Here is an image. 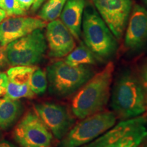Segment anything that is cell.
I'll list each match as a JSON object with an SVG mask.
<instances>
[{"label":"cell","instance_id":"6da1fadb","mask_svg":"<svg viewBox=\"0 0 147 147\" xmlns=\"http://www.w3.org/2000/svg\"><path fill=\"white\" fill-rule=\"evenodd\" d=\"M114 71L115 65L109 62L76 92L71 104L74 117L82 119L104 110L110 97Z\"/></svg>","mask_w":147,"mask_h":147},{"label":"cell","instance_id":"7a4b0ae2","mask_svg":"<svg viewBox=\"0 0 147 147\" xmlns=\"http://www.w3.org/2000/svg\"><path fill=\"white\" fill-rule=\"evenodd\" d=\"M111 107L116 116L127 120L142 115L146 104L136 75L127 70L117 77L111 94Z\"/></svg>","mask_w":147,"mask_h":147},{"label":"cell","instance_id":"3957f363","mask_svg":"<svg viewBox=\"0 0 147 147\" xmlns=\"http://www.w3.org/2000/svg\"><path fill=\"white\" fill-rule=\"evenodd\" d=\"M82 27L84 45L96 59L106 61L113 57L118 48L117 38L91 5L84 8Z\"/></svg>","mask_w":147,"mask_h":147},{"label":"cell","instance_id":"277c9868","mask_svg":"<svg viewBox=\"0 0 147 147\" xmlns=\"http://www.w3.org/2000/svg\"><path fill=\"white\" fill-rule=\"evenodd\" d=\"M49 91L57 97H66L76 93L95 72L87 65L71 66L58 61L47 67Z\"/></svg>","mask_w":147,"mask_h":147},{"label":"cell","instance_id":"5b68a950","mask_svg":"<svg viewBox=\"0 0 147 147\" xmlns=\"http://www.w3.org/2000/svg\"><path fill=\"white\" fill-rule=\"evenodd\" d=\"M146 140L147 119L139 116L121 121L81 147H139Z\"/></svg>","mask_w":147,"mask_h":147},{"label":"cell","instance_id":"8992f818","mask_svg":"<svg viewBox=\"0 0 147 147\" xmlns=\"http://www.w3.org/2000/svg\"><path fill=\"white\" fill-rule=\"evenodd\" d=\"M117 116L113 111H101L82 119L61 140V147H81L113 127Z\"/></svg>","mask_w":147,"mask_h":147},{"label":"cell","instance_id":"52a82bcc","mask_svg":"<svg viewBox=\"0 0 147 147\" xmlns=\"http://www.w3.org/2000/svg\"><path fill=\"white\" fill-rule=\"evenodd\" d=\"M47 49L45 35L36 29L5 47L9 65L34 66L43 59Z\"/></svg>","mask_w":147,"mask_h":147},{"label":"cell","instance_id":"ba28073f","mask_svg":"<svg viewBox=\"0 0 147 147\" xmlns=\"http://www.w3.org/2000/svg\"><path fill=\"white\" fill-rule=\"evenodd\" d=\"M12 136L20 147H53V135L34 111L25 114Z\"/></svg>","mask_w":147,"mask_h":147},{"label":"cell","instance_id":"9c48e42d","mask_svg":"<svg viewBox=\"0 0 147 147\" xmlns=\"http://www.w3.org/2000/svg\"><path fill=\"white\" fill-rule=\"evenodd\" d=\"M34 111L57 140L63 139L76 123L68 108L57 103H38L35 104Z\"/></svg>","mask_w":147,"mask_h":147},{"label":"cell","instance_id":"30bf717a","mask_svg":"<svg viewBox=\"0 0 147 147\" xmlns=\"http://www.w3.org/2000/svg\"><path fill=\"white\" fill-rule=\"evenodd\" d=\"M96 10L117 40L124 34L131 14V0H92Z\"/></svg>","mask_w":147,"mask_h":147},{"label":"cell","instance_id":"8fae6325","mask_svg":"<svg viewBox=\"0 0 147 147\" xmlns=\"http://www.w3.org/2000/svg\"><path fill=\"white\" fill-rule=\"evenodd\" d=\"M47 26V23L38 18L11 16L0 23V45L6 47L10 42Z\"/></svg>","mask_w":147,"mask_h":147},{"label":"cell","instance_id":"7c38bea8","mask_svg":"<svg viewBox=\"0 0 147 147\" xmlns=\"http://www.w3.org/2000/svg\"><path fill=\"white\" fill-rule=\"evenodd\" d=\"M45 38L49 55L53 58L67 56L76 47L74 38L61 20L56 19L47 25Z\"/></svg>","mask_w":147,"mask_h":147},{"label":"cell","instance_id":"4fadbf2b","mask_svg":"<svg viewBox=\"0 0 147 147\" xmlns=\"http://www.w3.org/2000/svg\"><path fill=\"white\" fill-rule=\"evenodd\" d=\"M147 42V10L139 4L132 8L127 23L124 45L130 51L142 49Z\"/></svg>","mask_w":147,"mask_h":147},{"label":"cell","instance_id":"5bb4252c","mask_svg":"<svg viewBox=\"0 0 147 147\" xmlns=\"http://www.w3.org/2000/svg\"><path fill=\"white\" fill-rule=\"evenodd\" d=\"M86 0H67L61 14V21L67 27L74 38L80 40L82 17Z\"/></svg>","mask_w":147,"mask_h":147},{"label":"cell","instance_id":"9a60e30c","mask_svg":"<svg viewBox=\"0 0 147 147\" xmlns=\"http://www.w3.org/2000/svg\"><path fill=\"white\" fill-rule=\"evenodd\" d=\"M23 111L22 103L18 100L0 98V127L7 129L13 125Z\"/></svg>","mask_w":147,"mask_h":147},{"label":"cell","instance_id":"2e32d148","mask_svg":"<svg viewBox=\"0 0 147 147\" xmlns=\"http://www.w3.org/2000/svg\"><path fill=\"white\" fill-rule=\"evenodd\" d=\"M96 59L91 51L83 42H80L76 48H74L67 55L64 61L71 66L94 65Z\"/></svg>","mask_w":147,"mask_h":147},{"label":"cell","instance_id":"e0dca14e","mask_svg":"<svg viewBox=\"0 0 147 147\" xmlns=\"http://www.w3.org/2000/svg\"><path fill=\"white\" fill-rule=\"evenodd\" d=\"M67 0H48L40 9L38 16L45 22H51L60 16Z\"/></svg>","mask_w":147,"mask_h":147},{"label":"cell","instance_id":"ac0fdd59","mask_svg":"<svg viewBox=\"0 0 147 147\" xmlns=\"http://www.w3.org/2000/svg\"><path fill=\"white\" fill-rule=\"evenodd\" d=\"M36 68V66H12L7 70L6 74L10 82L16 84H29L31 76Z\"/></svg>","mask_w":147,"mask_h":147},{"label":"cell","instance_id":"d6986e66","mask_svg":"<svg viewBox=\"0 0 147 147\" xmlns=\"http://www.w3.org/2000/svg\"><path fill=\"white\" fill-rule=\"evenodd\" d=\"M35 94L30 89L29 84H16L9 81L4 98L18 100L21 98H33Z\"/></svg>","mask_w":147,"mask_h":147},{"label":"cell","instance_id":"ffe728a7","mask_svg":"<svg viewBox=\"0 0 147 147\" xmlns=\"http://www.w3.org/2000/svg\"><path fill=\"white\" fill-rule=\"evenodd\" d=\"M29 87L35 95L44 94L48 89V80L46 71L36 67L31 76Z\"/></svg>","mask_w":147,"mask_h":147},{"label":"cell","instance_id":"44dd1931","mask_svg":"<svg viewBox=\"0 0 147 147\" xmlns=\"http://www.w3.org/2000/svg\"><path fill=\"white\" fill-rule=\"evenodd\" d=\"M4 10L8 16H23L27 12L24 10L17 0H4Z\"/></svg>","mask_w":147,"mask_h":147},{"label":"cell","instance_id":"7402d4cb","mask_svg":"<svg viewBox=\"0 0 147 147\" xmlns=\"http://www.w3.org/2000/svg\"><path fill=\"white\" fill-rule=\"evenodd\" d=\"M136 76L144 92L147 110V59L145 60L140 66Z\"/></svg>","mask_w":147,"mask_h":147},{"label":"cell","instance_id":"603a6c76","mask_svg":"<svg viewBox=\"0 0 147 147\" xmlns=\"http://www.w3.org/2000/svg\"><path fill=\"white\" fill-rule=\"evenodd\" d=\"M9 82L8 77L5 73L0 71V97L4 96Z\"/></svg>","mask_w":147,"mask_h":147},{"label":"cell","instance_id":"cb8c5ba5","mask_svg":"<svg viewBox=\"0 0 147 147\" xmlns=\"http://www.w3.org/2000/svg\"><path fill=\"white\" fill-rule=\"evenodd\" d=\"M8 65L9 63L5 53V47H3L0 45V69L5 68Z\"/></svg>","mask_w":147,"mask_h":147},{"label":"cell","instance_id":"d4e9b609","mask_svg":"<svg viewBox=\"0 0 147 147\" xmlns=\"http://www.w3.org/2000/svg\"><path fill=\"white\" fill-rule=\"evenodd\" d=\"M21 8L27 12L34 3V0H17Z\"/></svg>","mask_w":147,"mask_h":147},{"label":"cell","instance_id":"484cf974","mask_svg":"<svg viewBox=\"0 0 147 147\" xmlns=\"http://www.w3.org/2000/svg\"><path fill=\"white\" fill-rule=\"evenodd\" d=\"M46 0H34V3L32 6V10L33 12H36L38 10Z\"/></svg>","mask_w":147,"mask_h":147},{"label":"cell","instance_id":"4316f807","mask_svg":"<svg viewBox=\"0 0 147 147\" xmlns=\"http://www.w3.org/2000/svg\"><path fill=\"white\" fill-rule=\"evenodd\" d=\"M0 147H17L10 141L6 140H0Z\"/></svg>","mask_w":147,"mask_h":147},{"label":"cell","instance_id":"83f0119b","mask_svg":"<svg viewBox=\"0 0 147 147\" xmlns=\"http://www.w3.org/2000/svg\"><path fill=\"white\" fill-rule=\"evenodd\" d=\"M6 16H7V14H6V12H5V11L0 8V23H1V22L5 18H6Z\"/></svg>","mask_w":147,"mask_h":147},{"label":"cell","instance_id":"f1b7e54d","mask_svg":"<svg viewBox=\"0 0 147 147\" xmlns=\"http://www.w3.org/2000/svg\"><path fill=\"white\" fill-rule=\"evenodd\" d=\"M0 8L4 10V0H0Z\"/></svg>","mask_w":147,"mask_h":147},{"label":"cell","instance_id":"f546056e","mask_svg":"<svg viewBox=\"0 0 147 147\" xmlns=\"http://www.w3.org/2000/svg\"><path fill=\"white\" fill-rule=\"evenodd\" d=\"M142 1H143V2H144L147 6V0H142Z\"/></svg>","mask_w":147,"mask_h":147},{"label":"cell","instance_id":"4dcf8cb0","mask_svg":"<svg viewBox=\"0 0 147 147\" xmlns=\"http://www.w3.org/2000/svg\"><path fill=\"white\" fill-rule=\"evenodd\" d=\"M143 147H147V142H146V144H145L144 146H143Z\"/></svg>","mask_w":147,"mask_h":147},{"label":"cell","instance_id":"1f68e13d","mask_svg":"<svg viewBox=\"0 0 147 147\" xmlns=\"http://www.w3.org/2000/svg\"></svg>","mask_w":147,"mask_h":147}]
</instances>
